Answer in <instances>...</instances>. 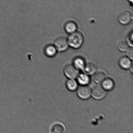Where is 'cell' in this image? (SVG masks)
<instances>
[{
    "label": "cell",
    "instance_id": "cell-2",
    "mask_svg": "<svg viewBox=\"0 0 133 133\" xmlns=\"http://www.w3.org/2000/svg\"><path fill=\"white\" fill-rule=\"evenodd\" d=\"M57 51L64 52L67 49L69 44L67 39L63 36H61L56 39L54 45Z\"/></svg>",
    "mask_w": 133,
    "mask_h": 133
},
{
    "label": "cell",
    "instance_id": "cell-7",
    "mask_svg": "<svg viewBox=\"0 0 133 133\" xmlns=\"http://www.w3.org/2000/svg\"><path fill=\"white\" fill-rule=\"evenodd\" d=\"M65 127L64 125L61 122H55L51 126L50 133H65Z\"/></svg>",
    "mask_w": 133,
    "mask_h": 133
},
{
    "label": "cell",
    "instance_id": "cell-13",
    "mask_svg": "<svg viewBox=\"0 0 133 133\" xmlns=\"http://www.w3.org/2000/svg\"><path fill=\"white\" fill-rule=\"evenodd\" d=\"M85 64V62L83 58L78 57L74 59L73 65L78 70L84 69Z\"/></svg>",
    "mask_w": 133,
    "mask_h": 133
},
{
    "label": "cell",
    "instance_id": "cell-15",
    "mask_svg": "<svg viewBox=\"0 0 133 133\" xmlns=\"http://www.w3.org/2000/svg\"><path fill=\"white\" fill-rule=\"evenodd\" d=\"M66 87L70 91H74L78 88V83L74 79H69L66 81Z\"/></svg>",
    "mask_w": 133,
    "mask_h": 133
},
{
    "label": "cell",
    "instance_id": "cell-19",
    "mask_svg": "<svg viewBox=\"0 0 133 133\" xmlns=\"http://www.w3.org/2000/svg\"><path fill=\"white\" fill-rule=\"evenodd\" d=\"M127 55L128 57L131 60H132L133 58V49L132 47L129 48L127 51Z\"/></svg>",
    "mask_w": 133,
    "mask_h": 133
},
{
    "label": "cell",
    "instance_id": "cell-5",
    "mask_svg": "<svg viewBox=\"0 0 133 133\" xmlns=\"http://www.w3.org/2000/svg\"><path fill=\"white\" fill-rule=\"evenodd\" d=\"M64 73L66 76L69 79H74L78 75L77 69L73 65L69 64L66 65L64 68Z\"/></svg>",
    "mask_w": 133,
    "mask_h": 133
},
{
    "label": "cell",
    "instance_id": "cell-11",
    "mask_svg": "<svg viewBox=\"0 0 133 133\" xmlns=\"http://www.w3.org/2000/svg\"><path fill=\"white\" fill-rule=\"evenodd\" d=\"M57 50L54 45H49L45 47L44 52L47 56L53 57L57 54Z\"/></svg>",
    "mask_w": 133,
    "mask_h": 133
},
{
    "label": "cell",
    "instance_id": "cell-9",
    "mask_svg": "<svg viewBox=\"0 0 133 133\" xmlns=\"http://www.w3.org/2000/svg\"><path fill=\"white\" fill-rule=\"evenodd\" d=\"M119 64L121 68L125 69L131 68L132 66L131 59L126 57L121 58L119 60Z\"/></svg>",
    "mask_w": 133,
    "mask_h": 133
},
{
    "label": "cell",
    "instance_id": "cell-4",
    "mask_svg": "<svg viewBox=\"0 0 133 133\" xmlns=\"http://www.w3.org/2000/svg\"><path fill=\"white\" fill-rule=\"evenodd\" d=\"M92 90L88 86L81 85L77 91V94L80 98L83 100L89 98L91 95Z\"/></svg>",
    "mask_w": 133,
    "mask_h": 133
},
{
    "label": "cell",
    "instance_id": "cell-17",
    "mask_svg": "<svg viewBox=\"0 0 133 133\" xmlns=\"http://www.w3.org/2000/svg\"><path fill=\"white\" fill-rule=\"evenodd\" d=\"M129 45L127 42L124 41L121 42L118 44V48L122 52H126L129 48Z\"/></svg>",
    "mask_w": 133,
    "mask_h": 133
},
{
    "label": "cell",
    "instance_id": "cell-14",
    "mask_svg": "<svg viewBox=\"0 0 133 133\" xmlns=\"http://www.w3.org/2000/svg\"><path fill=\"white\" fill-rule=\"evenodd\" d=\"M77 77L78 83L81 85H87L89 83L90 78L87 74H79Z\"/></svg>",
    "mask_w": 133,
    "mask_h": 133
},
{
    "label": "cell",
    "instance_id": "cell-12",
    "mask_svg": "<svg viewBox=\"0 0 133 133\" xmlns=\"http://www.w3.org/2000/svg\"><path fill=\"white\" fill-rule=\"evenodd\" d=\"M77 28L76 23L72 21L68 22L65 26V29L68 33L71 34L76 32Z\"/></svg>",
    "mask_w": 133,
    "mask_h": 133
},
{
    "label": "cell",
    "instance_id": "cell-6",
    "mask_svg": "<svg viewBox=\"0 0 133 133\" xmlns=\"http://www.w3.org/2000/svg\"><path fill=\"white\" fill-rule=\"evenodd\" d=\"M132 15L129 11H124L119 14L118 20L119 23L123 24H128L131 21Z\"/></svg>",
    "mask_w": 133,
    "mask_h": 133
},
{
    "label": "cell",
    "instance_id": "cell-20",
    "mask_svg": "<svg viewBox=\"0 0 133 133\" xmlns=\"http://www.w3.org/2000/svg\"><path fill=\"white\" fill-rule=\"evenodd\" d=\"M129 2L132 4L133 0H128Z\"/></svg>",
    "mask_w": 133,
    "mask_h": 133
},
{
    "label": "cell",
    "instance_id": "cell-10",
    "mask_svg": "<svg viewBox=\"0 0 133 133\" xmlns=\"http://www.w3.org/2000/svg\"><path fill=\"white\" fill-rule=\"evenodd\" d=\"M114 81L110 78H105L101 83V86L105 91H110L114 88Z\"/></svg>",
    "mask_w": 133,
    "mask_h": 133
},
{
    "label": "cell",
    "instance_id": "cell-8",
    "mask_svg": "<svg viewBox=\"0 0 133 133\" xmlns=\"http://www.w3.org/2000/svg\"><path fill=\"white\" fill-rule=\"evenodd\" d=\"M83 69L86 74L91 75L96 73L97 66L94 62H89L86 64Z\"/></svg>",
    "mask_w": 133,
    "mask_h": 133
},
{
    "label": "cell",
    "instance_id": "cell-18",
    "mask_svg": "<svg viewBox=\"0 0 133 133\" xmlns=\"http://www.w3.org/2000/svg\"><path fill=\"white\" fill-rule=\"evenodd\" d=\"M133 32H131L128 35L127 38V42L129 46L132 47L133 46Z\"/></svg>",
    "mask_w": 133,
    "mask_h": 133
},
{
    "label": "cell",
    "instance_id": "cell-1",
    "mask_svg": "<svg viewBox=\"0 0 133 133\" xmlns=\"http://www.w3.org/2000/svg\"><path fill=\"white\" fill-rule=\"evenodd\" d=\"M67 40L69 45L74 49H78L83 44L84 37L81 33L76 31L70 34Z\"/></svg>",
    "mask_w": 133,
    "mask_h": 133
},
{
    "label": "cell",
    "instance_id": "cell-3",
    "mask_svg": "<svg viewBox=\"0 0 133 133\" xmlns=\"http://www.w3.org/2000/svg\"><path fill=\"white\" fill-rule=\"evenodd\" d=\"M107 91L104 90L101 86L96 85L92 90L91 95L96 100H101L106 96Z\"/></svg>",
    "mask_w": 133,
    "mask_h": 133
},
{
    "label": "cell",
    "instance_id": "cell-16",
    "mask_svg": "<svg viewBox=\"0 0 133 133\" xmlns=\"http://www.w3.org/2000/svg\"><path fill=\"white\" fill-rule=\"evenodd\" d=\"M106 75L105 73L102 71H98L95 74L94 80L96 83H101L106 78Z\"/></svg>",
    "mask_w": 133,
    "mask_h": 133
}]
</instances>
